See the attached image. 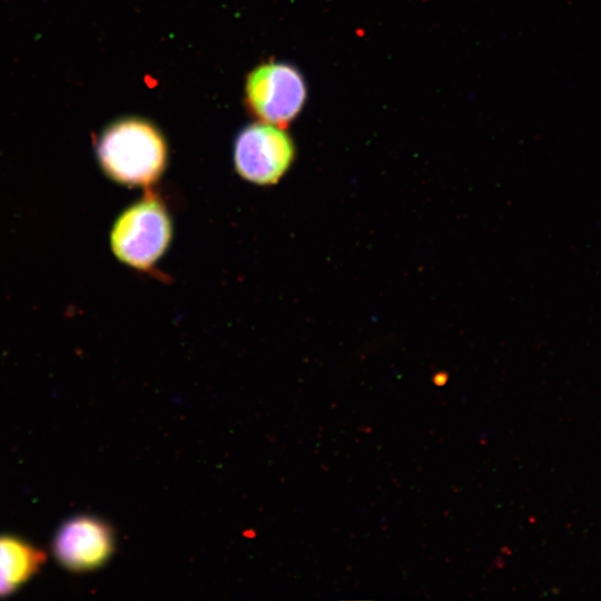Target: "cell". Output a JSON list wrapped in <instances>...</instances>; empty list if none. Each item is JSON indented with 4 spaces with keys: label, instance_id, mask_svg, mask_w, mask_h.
<instances>
[{
    "label": "cell",
    "instance_id": "obj_1",
    "mask_svg": "<svg viewBox=\"0 0 601 601\" xmlns=\"http://www.w3.org/2000/svg\"><path fill=\"white\" fill-rule=\"evenodd\" d=\"M97 157L115 183L149 187L164 175L168 149L164 136L150 122L126 118L109 125L99 136Z\"/></svg>",
    "mask_w": 601,
    "mask_h": 601
},
{
    "label": "cell",
    "instance_id": "obj_2",
    "mask_svg": "<svg viewBox=\"0 0 601 601\" xmlns=\"http://www.w3.org/2000/svg\"><path fill=\"white\" fill-rule=\"evenodd\" d=\"M173 235L167 206L149 191L117 217L110 245L121 263L136 270L150 272L168 250Z\"/></svg>",
    "mask_w": 601,
    "mask_h": 601
},
{
    "label": "cell",
    "instance_id": "obj_3",
    "mask_svg": "<svg viewBox=\"0 0 601 601\" xmlns=\"http://www.w3.org/2000/svg\"><path fill=\"white\" fill-rule=\"evenodd\" d=\"M295 158V147L287 134L274 125L253 124L244 128L234 145L237 174L252 184H277Z\"/></svg>",
    "mask_w": 601,
    "mask_h": 601
},
{
    "label": "cell",
    "instance_id": "obj_4",
    "mask_svg": "<svg viewBox=\"0 0 601 601\" xmlns=\"http://www.w3.org/2000/svg\"><path fill=\"white\" fill-rule=\"evenodd\" d=\"M246 97L257 118L286 127L305 102L306 86L296 68L286 63H265L249 73Z\"/></svg>",
    "mask_w": 601,
    "mask_h": 601
},
{
    "label": "cell",
    "instance_id": "obj_5",
    "mask_svg": "<svg viewBox=\"0 0 601 601\" xmlns=\"http://www.w3.org/2000/svg\"><path fill=\"white\" fill-rule=\"evenodd\" d=\"M114 545V533L106 522L91 515H77L57 530L52 553L65 569L86 572L104 565Z\"/></svg>",
    "mask_w": 601,
    "mask_h": 601
},
{
    "label": "cell",
    "instance_id": "obj_6",
    "mask_svg": "<svg viewBox=\"0 0 601 601\" xmlns=\"http://www.w3.org/2000/svg\"><path fill=\"white\" fill-rule=\"evenodd\" d=\"M46 554L28 541L0 535V598L16 592L43 565Z\"/></svg>",
    "mask_w": 601,
    "mask_h": 601
}]
</instances>
